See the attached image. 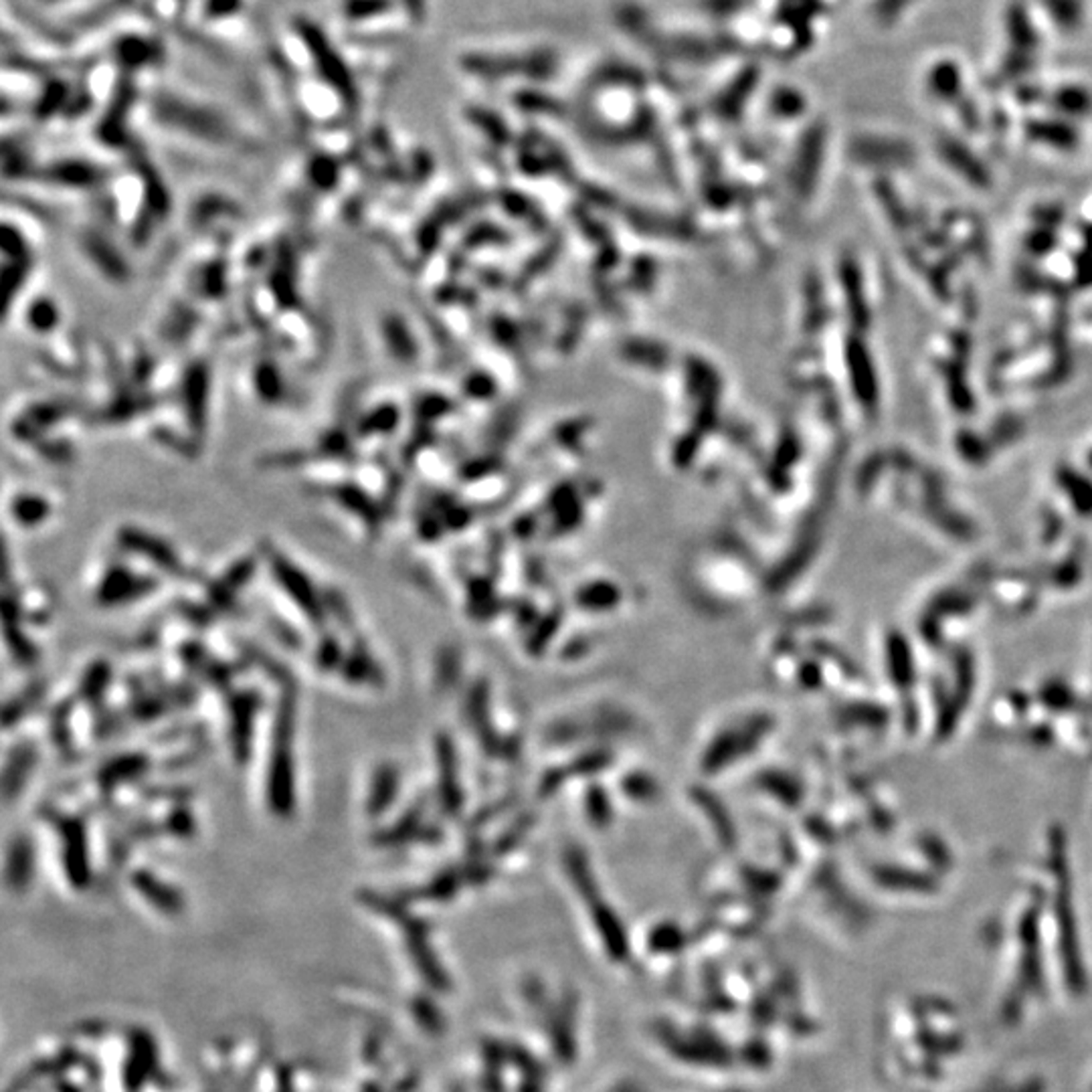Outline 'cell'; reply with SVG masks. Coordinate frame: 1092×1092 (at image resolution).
I'll return each instance as SVG.
<instances>
[{
	"instance_id": "2e32d148",
	"label": "cell",
	"mask_w": 1092,
	"mask_h": 1092,
	"mask_svg": "<svg viewBox=\"0 0 1092 1092\" xmlns=\"http://www.w3.org/2000/svg\"><path fill=\"white\" fill-rule=\"evenodd\" d=\"M109 666L105 661H96L93 666H89L84 674V680L79 682V696L87 702V704H100L104 700V696L107 692L109 686Z\"/></svg>"
},
{
	"instance_id": "9a60e30c",
	"label": "cell",
	"mask_w": 1092,
	"mask_h": 1092,
	"mask_svg": "<svg viewBox=\"0 0 1092 1092\" xmlns=\"http://www.w3.org/2000/svg\"><path fill=\"white\" fill-rule=\"evenodd\" d=\"M340 672L348 680V682L362 684V682H374V678L378 676V672L381 670L376 668V663H374L373 656L369 654L367 645L360 643L344 658Z\"/></svg>"
},
{
	"instance_id": "4316f807",
	"label": "cell",
	"mask_w": 1092,
	"mask_h": 1092,
	"mask_svg": "<svg viewBox=\"0 0 1092 1092\" xmlns=\"http://www.w3.org/2000/svg\"><path fill=\"white\" fill-rule=\"evenodd\" d=\"M702 984H704V987H706L708 993L720 991V987H722V971H720V967H718L717 963L704 965V969H702Z\"/></svg>"
},
{
	"instance_id": "8992f818",
	"label": "cell",
	"mask_w": 1092,
	"mask_h": 1092,
	"mask_svg": "<svg viewBox=\"0 0 1092 1092\" xmlns=\"http://www.w3.org/2000/svg\"><path fill=\"white\" fill-rule=\"evenodd\" d=\"M154 589L156 581L152 577L138 575L122 565H114L104 573L96 589V599L100 605L116 607L134 603V601L150 595Z\"/></svg>"
},
{
	"instance_id": "4fadbf2b",
	"label": "cell",
	"mask_w": 1092,
	"mask_h": 1092,
	"mask_svg": "<svg viewBox=\"0 0 1092 1092\" xmlns=\"http://www.w3.org/2000/svg\"><path fill=\"white\" fill-rule=\"evenodd\" d=\"M593 919L607 953L615 961H625L629 955V941L620 919L607 907H593Z\"/></svg>"
},
{
	"instance_id": "7402d4cb",
	"label": "cell",
	"mask_w": 1092,
	"mask_h": 1092,
	"mask_svg": "<svg viewBox=\"0 0 1092 1092\" xmlns=\"http://www.w3.org/2000/svg\"><path fill=\"white\" fill-rule=\"evenodd\" d=\"M39 692H41V690H37V688L33 686V690H29V692H25V694L14 696L12 700H9V702L5 704V726H7V728H10L12 724L21 722V718L27 715V710L30 708V704L35 706Z\"/></svg>"
},
{
	"instance_id": "277c9868",
	"label": "cell",
	"mask_w": 1092,
	"mask_h": 1092,
	"mask_svg": "<svg viewBox=\"0 0 1092 1092\" xmlns=\"http://www.w3.org/2000/svg\"><path fill=\"white\" fill-rule=\"evenodd\" d=\"M47 819L57 833L59 848L63 862H66L69 874L73 880H86L87 868H89V844H87V826L79 815L61 814V812H47Z\"/></svg>"
},
{
	"instance_id": "52a82bcc",
	"label": "cell",
	"mask_w": 1092,
	"mask_h": 1092,
	"mask_svg": "<svg viewBox=\"0 0 1092 1092\" xmlns=\"http://www.w3.org/2000/svg\"><path fill=\"white\" fill-rule=\"evenodd\" d=\"M577 1009H579V997L575 991L568 989L565 991L561 1004L550 1009L548 1018L543 1024L552 1040V1050H555L557 1060L565 1066L573 1064L577 1058V1042H575Z\"/></svg>"
},
{
	"instance_id": "83f0119b",
	"label": "cell",
	"mask_w": 1092,
	"mask_h": 1092,
	"mask_svg": "<svg viewBox=\"0 0 1092 1092\" xmlns=\"http://www.w3.org/2000/svg\"><path fill=\"white\" fill-rule=\"evenodd\" d=\"M518 1092H545L543 1082L541 1081H532V1079H525L522 1084L518 1086Z\"/></svg>"
},
{
	"instance_id": "3957f363",
	"label": "cell",
	"mask_w": 1092,
	"mask_h": 1092,
	"mask_svg": "<svg viewBox=\"0 0 1092 1092\" xmlns=\"http://www.w3.org/2000/svg\"><path fill=\"white\" fill-rule=\"evenodd\" d=\"M654 1034L658 1040L668 1046V1050L684 1063L702 1064V1066H728L733 1063L731 1050L726 1044L710 1030L699 1027L690 1036H682L676 1025L668 1020H660L654 1025Z\"/></svg>"
},
{
	"instance_id": "9c48e42d",
	"label": "cell",
	"mask_w": 1092,
	"mask_h": 1092,
	"mask_svg": "<svg viewBox=\"0 0 1092 1092\" xmlns=\"http://www.w3.org/2000/svg\"><path fill=\"white\" fill-rule=\"evenodd\" d=\"M253 571H256V563L251 559L237 561L229 566V571L219 577L209 587V601L211 609H229L235 603V597L251 581Z\"/></svg>"
},
{
	"instance_id": "ba28073f",
	"label": "cell",
	"mask_w": 1092,
	"mask_h": 1092,
	"mask_svg": "<svg viewBox=\"0 0 1092 1092\" xmlns=\"http://www.w3.org/2000/svg\"><path fill=\"white\" fill-rule=\"evenodd\" d=\"M258 715V699L253 694H239L231 700V738L237 761L245 763L251 749L253 720Z\"/></svg>"
},
{
	"instance_id": "f546056e",
	"label": "cell",
	"mask_w": 1092,
	"mask_h": 1092,
	"mask_svg": "<svg viewBox=\"0 0 1092 1092\" xmlns=\"http://www.w3.org/2000/svg\"><path fill=\"white\" fill-rule=\"evenodd\" d=\"M731 1092H742V1090H731Z\"/></svg>"
},
{
	"instance_id": "30bf717a",
	"label": "cell",
	"mask_w": 1092,
	"mask_h": 1092,
	"mask_svg": "<svg viewBox=\"0 0 1092 1092\" xmlns=\"http://www.w3.org/2000/svg\"><path fill=\"white\" fill-rule=\"evenodd\" d=\"M146 771H148L146 755L140 753L120 755L116 758H109V761L102 767L98 781L104 791H114L116 787H120V783L138 781Z\"/></svg>"
},
{
	"instance_id": "44dd1931",
	"label": "cell",
	"mask_w": 1092,
	"mask_h": 1092,
	"mask_svg": "<svg viewBox=\"0 0 1092 1092\" xmlns=\"http://www.w3.org/2000/svg\"><path fill=\"white\" fill-rule=\"evenodd\" d=\"M775 1000H777V995L771 993H761L755 997L751 1004V1020L755 1025L765 1027L777 1020V1002Z\"/></svg>"
},
{
	"instance_id": "e0dca14e",
	"label": "cell",
	"mask_w": 1092,
	"mask_h": 1092,
	"mask_svg": "<svg viewBox=\"0 0 1092 1092\" xmlns=\"http://www.w3.org/2000/svg\"><path fill=\"white\" fill-rule=\"evenodd\" d=\"M506 1052H508V1064L516 1066L525 1079L532 1081H545L546 1079V1066L541 1060L534 1058L527 1048L516 1046V1044H506Z\"/></svg>"
},
{
	"instance_id": "6da1fadb",
	"label": "cell",
	"mask_w": 1092,
	"mask_h": 1092,
	"mask_svg": "<svg viewBox=\"0 0 1092 1092\" xmlns=\"http://www.w3.org/2000/svg\"><path fill=\"white\" fill-rule=\"evenodd\" d=\"M294 728H296V696L292 690L279 699L274 722L272 753L265 775V799L269 810L279 817H288L296 807V767H294Z\"/></svg>"
},
{
	"instance_id": "5bb4252c",
	"label": "cell",
	"mask_w": 1092,
	"mask_h": 1092,
	"mask_svg": "<svg viewBox=\"0 0 1092 1092\" xmlns=\"http://www.w3.org/2000/svg\"><path fill=\"white\" fill-rule=\"evenodd\" d=\"M10 514L23 528H35L51 514V504L37 494L14 496L10 504Z\"/></svg>"
},
{
	"instance_id": "d6986e66",
	"label": "cell",
	"mask_w": 1092,
	"mask_h": 1092,
	"mask_svg": "<svg viewBox=\"0 0 1092 1092\" xmlns=\"http://www.w3.org/2000/svg\"><path fill=\"white\" fill-rule=\"evenodd\" d=\"M522 993H525V1000L536 1011L538 1020H541V1024H543L552 1009V1006L548 1004V997H546V989L543 986V981L538 977H528L525 984H522Z\"/></svg>"
},
{
	"instance_id": "5b68a950",
	"label": "cell",
	"mask_w": 1092,
	"mask_h": 1092,
	"mask_svg": "<svg viewBox=\"0 0 1092 1092\" xmlns=\"http://www.w3.org/2000/svg\"><path fill=\"white\" fill-rule=\"evenodd\" d=\"M120 545L134 552V555L144 557V561H148L152 566H156L158 571H163L170 577H177L182 579L186 568L179 557V552L174 550V546H170L164 538H158L156 534L144 532L140 528H124L120 534Z\"/></svg>"
},
{
	"instance_id": "d4e9b609",
	"label": "cell",
	"mask_w": 1092,
	"mask_h": 1092,
	"mask_svg": "<svg viewBox=\"0 0 1092 1092\" xmlns=\"http://www.w3.org/2000/svg\"><path fill=\"white\" fill-rule=\"evenodd\" d=\"M184 660H186L188 663H193V666L202 668V670L209 668L207 654H204V650H201V647H195V645H193L191 652H188V654L184 656ZM223 670H225V666H220V663L211 661V674H213L215 680H217V678H227V680H229V674H225ZM209 678H211V676H209Z\"/></svg>"
},
{
	"instance_id": "f1b7e54d",
	"label": "cell",
	"mask_w": 1092,
	"mask_h": 1092,
	"mask_svg": "<svg viewBox=\"0 0 1092 1092\" xmlns=\"http://www.w3.org/2000/svg\"><path fill=\"white\" fill-rule=\"evenodd\" d=\"M611 1092H642V1090L636 1084H622V1086L613 1088Z\"/></svg>"
},
{
	"instance_id": "cb8c5ba5",
	"label": "cell",
	"mask_w": 1092,
	"mask_h": 1092,
	"mask_svg": "<svg viewBox=\"0 0 1092 1092\" xmlns=\"http://www.w3.org/2000/svg\"><path fill=\"white\" fill-rule=\"evenodd\" d=\"M166 830L174 835H188V833L195 832V819L191 817V814L184 810V807H181V810L172 812L168 815Z\"/></svg>"
},
{
	"instance_id": "484cf974",
	"label": "cell",
	"mask_w": 1092,
	"mask_h": 1092,
	"mask_svg": "<svg viewBox=\"0 0 1092 1092\" xmlns=\"http://www.w3.org/2000/svg\"><path fill=\"white\" fill-rule=\"evenodd\" d=\"M706 1007L720 1011V1014H731V1011H735L737 1004L731 995H724L722 991H715V993L706 995Z\"/></svg>"
},
{
	"instance_id": "7c38bea8",
	"label": "cell",
	"mask_w": 1092,
	"mask_h": 1092,
	"mask_svg": "<svg viewBox=\"0 0 1092 1092\" xmlns=\"http://www.w3.org/2000/svg\"><path fill=\"white\" fill-rule=\"evenodd\" d=\"M37 761V749L30 747L29 742H21L12 749L9 761H7V769H5V799L10 801L12 797H17L27 779L30 775V769L35 767Z\"/></svg>"
},
{
	"instance_id": "7a4b0ae2",
	"label": "cell",
	"mask_w": 1092,
	"mask_h": 1092,
	"mask_svg": "<svg viewBox=\"0 0 1092 1092\" xmlns=\"http://www.w3.org/2000/svg\"><path fill=\"white\" fill-rule=\"evenodd\" d=\"M267 563L274 581L279 584V589L288 595V599L294 601L297 611L302 613L314 627L326 625L328 620L326 597L318 587H316V583L302 571V568L278 550L269 552Z\"/></svg>"
},
{
	"instance_id": "603a6c76",
	"label": "cell",
	"mask_w": 1092,
	"mask_h": 1092,
	"mask_svg": "<svg viewBox=\"0 0 1092 1092\" xmlns=\"http://www.w3.org/2000/svg\"><path fill=\"white\" fill-rule=\"evenodd\" d=\"M773 1054L763 1038H753L742 1048V1063H747L753 1068H767L771 1064Z\"/></svg>"
},
{
	"instance_id": "ac0fdd59",
	"label": "cell",
	"mask_w": 1092,
	"mask_h": 1092,
	"mask_svg": "<svg viewBox=\"0 0 1092 1092\" xmlns=\"http://www.w3.org/2000/svg\"><path fill=\"white\" fill-rule=\"evenodd\" d=\"M650 948L654 953H663V955H672L682 951L686 947V937L684 932L680 930L678 927L672 925H661L658 927L652 935H650Z\"/></svg>"
},
{
	"instance_id": "ffe728a7",
	"label": "cell",
	"mask_w": 1092,
	"mask_h": 1092,
	"mask_svg": "<svg viewBox=\"0 0 1092 1092\" xmlns=\"http://www.w3.org/2000/svg\"><path fill=\"white\" fill-rule=\"evenodd\" d=\"M344 658L346 656H342L340 642L335 636H328L326 640H322L318 645V650H316V663H318L320 670H326V672L340 670Z\"/></svg>"
},
{
	"instance_id": "8fae6325",
	"label": "cell",
	"mask_w": 1092,
	"mask_h": 1092,
	"mask_svg": "<svg viewBox=\"0 0 1092 1092\" xmlns=\"http://www.w3.org/2000/svg\"><path fill=\"white\" fill-rule=\"evenodd\" d=\"M399 791V773L397 767L389 763L376 767L374 775L371 777V787L367 795V814L371 817L383 815L393 805L394 797Z\"/></svg>"
}]
</instances>
